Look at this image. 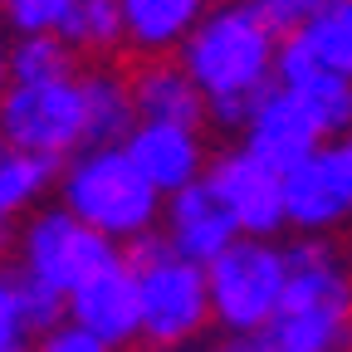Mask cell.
<instances>
[{
	"label": "cell",
	"mask_w": 352,
	"mask_h": 352,
	"mask_svg": "<svg viewBox=\"0 0 352 352\" xmlns=\"http://www.w3.org/2000/svg\"><path fill=\"white\" fill-rule=\"evenodd\" d=\"M279 34L270 20L259 15L254 0H230L215 6L191 39L176 50V59L186 64L196 88L206 94L210 127L220 132H245L264 94L274 88V64H279Z\"/></svg>",
	"instance_id": "obj_1"
},
{
	"label": "cell",
	"mask_w": 352,
	"mask_h": 352,
	"mask_svg": "<svg viewBox=\"0 0 352 352\" xmlns=\"http://www.w3.org/2000/svg\"><path fill=\"white\" fill-rule=\"evenodd\" d=\"M279 314L250 333L245 352H352V270L328 235H298Z\"/></svg>",
	"instance_id": "obj_2"
},
{
	"label": "cell",
	"mask_w": 352,
	"mask_h": 352,
	"mask_svg": "<svg viewBox=\"0 0 352 352\" xmlns=\"http://www.w3.org/2000/svg\"><path fill=\"white\" fill-rule=\"evenodd\" d=\"M59 206L74 210L83 226L108 235L118 250L157 235L166 196L138 171L127 147H83L59 171Z\"/></svg>",
	"instance_id": "obj_3"
},
{
	"label": "cell",
	"mask_w": 352,
	"mask_h": 352,
	"mask_svg": "<svg viewBox=\"0 0 352 352\" xmlns=\"http://www.w3.org/2000/svg\"><path fill=\"white\" fill-rule=\"evenodd\" d=\"M127 259L142 284V347L147 352L186 347L206 333V323H215L206 270L182 259L162 235H147L142 245H132Z\"/></svg>",
	"instance_id": "obj_4"
},
{
	"label": "cell",
	"mask_w": 352,
	"mask_h": 352,
	"mask_svg": "<svg viewBox=\"0 0 352 352\" xmlns=\"http://www.w3.org/2000/svg\"><path fill=\"white\" fill-rule=\"evenodd\" d=\"M0 138L15 152L69 162L88 147V98L83 74L50 78V83H10L0 98Z\"/></svg>",
	"instance_id": "obj_5"
},
{
	"label": "cell",
	"mask_w": 352,
	"mask_h": 352,
	"mask_svg": "<svg viewBox=\"0 0 352 352\" xmlns=\"http://www.w3.org/2000/svg\"><path fill=\"white\" fill-rule=\"evenodd\" d=\"M206 279H210V318L235 338H250L284 303L289 250L279 240H250L245 235L210 264Z\"/></svg>",
	"instance_id": "obj_6"
},
{
	"label": "cell",
	"mask_w": 352,
	"mask_h": 352,
	"mask_svg": "<svg viewBox=\"0 0 352 352\" xmlns=\"http://www.w3.org/2000/svg\"><path fill=\"white\" fill-rule=\"evenodd\" d=\"M118 254L122 250L108 235H98L94 226H83L74 210L54 206V210H39L20 230V270L15 274H25L39 289L69 298L83 279H94L103 264H113Z\"/></svg>",
	"instance_id": "obj_7"
},
{
	"label": "cell",
	"mask_w": 352,
	"mask_h": 352,
	"mask_svg": "<svg viewBox=\"0 0 352 352\" xmlns=\"http://www.w3.org/2000/svg\"><path fill=\"white\" fill-rule=\"evenodd\" d=\"M284 206L289 230L298 235H328L352 226V138L323 142L303 166L284 176Z\"/></svg>",
	"instance_id": "obj_8"
},
{
	"label": "cell",
	"mask_w": 352,
	"mask_h": 352,
	"mask_svg": "<svg viewBox=\"0 0 352 352\" xmlns=\"http://www.w3.org/2000/svg\"><path fill=\"white\" fill-rule=\"evenodd\" d=\"M206 182L215 186V196L226 201V210L235 215L240 235L250 240H274L279 230H289V206H284V171L264 166L254 152L245 147H226L210 157Z\"/></svg>",
	"instance_id": "obj_9"
},
{
	"label": "cell",
	"mask_w": 352,
	"mask_h": 352,
	"mask_svg": "<svg viewBox=\"0 0 352 352\" xmlns=\"http://www.w3.org/2000/svg\"><path fill=\"white\" fill-rule=\"evenodd\" d=\"M69 323L88 328L118 352L142 347V284H138V270H132L127 254L103 264L94 279H83L69 294Z\"/></svg>",
	"instance_id": "obj_10"
},
{
	"label": "cell",
	"mask_w": 352,
	"mask_h": 352,
	"mask_svg": "<svg viewBox=\"0 0 352 352\" xmlns=\"http://www.w3.org/2000/svg\"><path fill=\"white\" fill-rule=\"evenodd\" d=\"M122 147L162 196H176L206 182L210 157H215L206 147V127H182V122H138Z\"/></svg>",
	"instance_id": "obj_11"
},
{
	"label": "cell",
	"mask_w": 352,
	"mask_h": 352,
	"mask_svg": "<svg viewBox=\"0 0 352 352\" xmlns=\"http://www.w3.org/2000/svg\"><path fill=\"white\" fill-rule=\"evenodd\" d=\"M162 240L182 254V259L210 270V264L226 254L235 240H245V235H240V226H235V215L226 210V201L215 196V186H210V182H196V186H186V191L166 196Z\"/></svg>",
	"instance_id": "obj_12"
},
{
	"label": "cell",
	"mask_w": 352,
	"mask_h": 352,
	"mask_svg": "<svg viewBox=\"0 0 352 352\" xmlns=\"http://www.w3.org/2000/svg\"><path fill=\"white\" fill-rule=\"evenodd\" d=\"M323 142H328V138H323V127L314 122V113H308L294 94H284L279 83L264 94V103L254 108V118H250L245 132H240V147L254 152L264 166L284 171V176H289L294 166H303Z\"/></svg>",
	"instance_id": "obj_13"
},
{
	"label": "cell",
	"mask_w": 352,
	"mask_h": 352,
	"mask_svg": "<svg viewBox=\"0 0 352 352\" xmlns=\"http://www.w3.org/2000/svg\"><path fill=\"white\" fill-rule=\"evenodd\" d=\"M274 83L284 88V94H294L308 113H314V122L323 127L328 142H333V138H352V78L323 69L298 39H284V44H279Z\"/></svg>",
	"instance_id": "obj_14"
},
{
	"label": "cell",
	"mask_w": 352,
	"mask_h": 352,
	"mask_svg": "<svg viewBox=\"0 0 352 352\" xmlns=\"http://www.w3.org/2000/svg\"><path fill=\"white\" fill-rule=\"evenodd\" d=\"M127 83H132V103H138L142 122H182V127H206L210 122L206 94L196 88V78L186 74V64L176 54H157V59L132 54Z\"/></svg>",
	"instance_id": "obj_15"
},
{
	"label": "cell",
	"mask_w": 352,
	"mask_h": 352,
	"mask_svg": "<svg viewBox=\"0 0 352 352\" xmlns=\"http://www.w3.org/2000/svg\"><path fill=\"white\" fill-rule=\"evenodd\" d=\"M127 50L138 59L176 54L191 39V30L210 15V0H118Z\"/></svg>",
	"instance_id": "obj_16"
},
{
	"label": "cell",
	"mask_w": 352,
	"mask_h": 352,
	"mask_svg": "<svg viewBox=\"0 0 352 352\" xmlns=\"http://www.w3.org/2000/svg\"><path fill=\"white\" fill-rule=\"evenodd\" d=\"M88 98V147H122L138 127V103H132L127 69H88L83 74Z\"/></svg>",
	"instance_id": "obj_17"
},
{
	"label": "cell",
	"mask_w": 352,
	"mask_h": 352,
	"mask_svg": "<svg viewBox=\"0 0 352 352\" xmlns=\"http://www.w3.org/2000/svg\"><path fill=\"white\" fill-rule=\"evenodd\" d=\"M74 54H118L127 44L122 6L118 0H74V15L59 30Z\"/></svg>",
	"instance_id": "obj_18"
},
{
	"label": "cell",
	"mask_w": 352,
	"mask_h": 352,
	"mask_svg": "<svg viewBox=\"0 0 352 352\" xmlns=\"http://www.w3.org/2000/svg\"><path fill=\"white\" fill-rule=\"evenodd\" d=\"M323 69L352 78V0H328V10L294 34Z\"/></svg>",
	"instance_id": "obj_19"
},
{
	"label": "cell",
	"mask_w": 352,
	"mask_h": 352,
	"mask_svg": "<svg viewBox=\"0 0 352 352\" xmlns=\"http://www.w3.org/2000/svg\"><path fill=\"white\" fill-rule=\"evenodd\" d=\"M74 74V50L64 34H20L10 44V83H50Z\"/></svg>",
	"instance_id": "obj_20"
},
{
	"label": "cell",
	"mask_w": 352,
	"mask_h": 352,
	"mask_svg": "<svg viewBox=\"0 0 352 352\" xmlns=\"http://www.w3.org/2000/svg\"><path fill=\"white\" fill-rule=\"evenodd\" d=\"M0 10L20 34H59L64 20L74 15V0H6Z\"/></svg>",
	"instance_id": "obj_21"
},
{
	"label": "cell",
	"mask_w": 352,
	"mask_h": 352,
	"mask_svg": "<svg viewBox=\"0 0 352 352\" xmlns=\"http://www.w3.org/2000/svg\"><path fill=\"white\" fill-rule=\"evenodd\" d=\"M30 314L20 298V279L0 270V352H25L30 347Z\"/></svg>",
	"instance_id": "obj_22"
},
{
	"label": "cell",
	"mask_w": 352,
	"mask_h": 352,
	"mask_svg": "<svg viewBox=\"0 0 352 352\" xmlns=\"http://www.w3.org/2000/svg\"><path fill=\"white\" fill-rule=\"evenodd\" d=\"M259 15L270 20V30L279 39H294L303 25H314L323 10H328V0H254Z\"/></svg>",
	"instance_id": "obj_23"
},
{
	"label": "cell",
	"mask_w": 352,
	"mask_h": 352,
	"mask_svg": "<svg viewBox=\"0 0 352 352\" xmlns=\"http://www.w3.org/2000/svg\"><path fill=\"white\" fill-rule=\"evenodd\" d=\"M34 352H118V347H108L103 338H94L88 328H78V323H69V318H64L59 328L39 333Z\"/></svg>",
	"instance_id": "obj_24"
},
{
	"label": "cell",
	"mask_w": 352,
	"mask_h": 352,
	"mask_svg": "<svg viewBox=\"0 0 352 352\" xmlns=\"http://www.w3.org/2000/svg\"><path fill=\"white\" fill-rule=\"evenodd\" d=\"M6 88H10V50H6V39H0V98H6Z\"/></svg>",
	"instance_id": "obj_25"
},
{
	"label": "cell",
	"mask_w": 352,
	"mask_h": 352,
	"mask_svg": "<svg viewBox=\"0 0 352 352\" xmlns=\"http://www.w3.org/2000/svg\"><path fill=\"white\" fill-rule=\"evenodd\" d=\"M6 245H10V220H0V254H6Z\"/></svg>",
	"instance_id": "obj_26"
},
{
	"label": "cell",
	"mask_w": 352,
	"mask_h": 352,
	"mask_svg": "<svg viewBox=\"0 0 352 352\" xmlns=\"http://www.w3.org/2000/svg\"><path fill=\"white\" fill-rule=\"evenodd\" d=\"M215 352H245V347H215Z\"/></svg>",
	"instance_id": "obj_27"
},
{
	"label": "cell",
	"mask_w": 352,
	"mask_h": 352,
	"mask_svg": "<svg viewBox=\"0 0 352 352\" xmlns=\"http://www.w3.org/2000/svg\"><path fill=\"white\" fill-rule=\"evenodd\" d=\"M0 6H6V0H0Z\"/></svg>",
	"instance_id": "obj_28"
}]
</instances>
